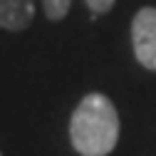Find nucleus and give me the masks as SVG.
Segmentation results:
<instances>
[{"mask_svg":"<svg viewBox=\"0 0 156 156\" xmlns=\"http://www.w3.org/2000/svg\"><path fill=\"white\" fill-rule=\"evenodd\" d=\"M72 0H42V10L47 15V20H62L69 12Z\"/></svg>","mask_w":156,"mask_h":156,"instance_id":"4","label":"nucleus"},{"mask_svg":"<svg viewBox=\"0 0 156 156\" xmlns=\"http://www.w3.org/2000/svg\"><path fill=\"white\" fill-rule=\"evenodd\" d=\"M84 3H87V8H89L94 15H102V12H109V10L114 8L116 0H84Z\"/></svg>","mask_w":156,"mask_h":156,"instance_id":"5","label":"nucleus"},{"mask_svg":"<svg viewBox=\"0 0 156 156\" xmlns=\"http://www.w3.org/2000/svg\"><path fill=\"white\" fill-rule=\"evenodd\" d=\"M0 156H3V154H0Z\"/></svg>","mask_w":156,"mask_h":156,"instance_id":"6","label":"nucleus"},{"mask_svg":"<svg viewBox=\"0 0 156 156\" xmlns=\"http://www.w3.org/2000/svg\"><path fill=\"white\" fill-rule=\"evenodd\" d=\"M35 3L32 0H0V27L20 32L32 23Z\"/></svg>","mask_w":156,"mask_h":156,"instance_id":"3","label":"nucleus"},{"mask_svg":"<svg viewBox=\"0 0 156 156\" xmlns=\"http://www.w3.org/2000/svg\"><path fill=\"white\" fill-rule=\"evenodd\" d=\"M69 141L82 156H109L119 141V114L109 97L92 92L82 97L69 119Z\"/></svg>","mask_w":156,"mask_h":156,"instance_id":"1","label":"nucleus"},{"mask_svg":"<svg viewBox=\"0 0 156 156\" xmlns=\"http://www.w3.org/2000/svg\"><path fill=\"white\" fill-rule=\"evenodd\" d=\"M134 57L141 67L156 72V8H141L131 20Z\"/></svg>","mask_w":156,"mask_h":156,"instance_id":"2","label":"nucleus"}]
</instances>
